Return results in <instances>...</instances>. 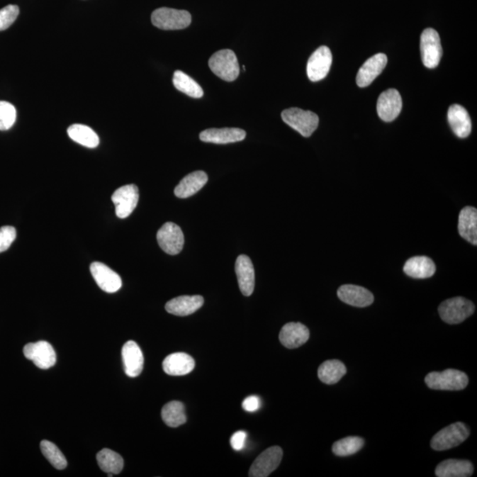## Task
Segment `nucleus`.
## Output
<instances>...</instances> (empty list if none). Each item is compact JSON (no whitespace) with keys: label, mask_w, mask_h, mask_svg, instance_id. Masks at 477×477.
Masks as SVG:
<instances>
[{"label":"nucleus","mask_w":477,"mask_h":477,"mask_svg":"<svg viewBox=\"0 0 477 477\" xmlns=\"http://www.w3.org/2000/svg\"><path fill=\"white\" fill-rule=\"evenodd\" d=\"M425 383L429 388L441 391H461L468 385L466 373L448 369L442 372H430L426 376Z\"/></svg>","instance_id":"1"},{"label":"nucleus","mask_w":477,"mask_h":477,"mask_svg":"<svg viewBox=\"0 0 477 477\" xmlns=\"http://www.w3.org/2000/svg\"><path fill=\"white\" fill-rule=\"evenodd\" d=\"M191 14L188 11L162 7L152 14L154 26L163 30H184L191 24Z\"/></svg>","instance_id":"2"},{"label":"nucleus","mask_w":477,"mask_h":477,"mask_svg":"<svg viewBox=\"0 0 477 477\" xmlns=\"http://www.w3.org/2000/svg\"><path fill=\"white\" fill-rule=\"evenodd\" d=\"M209 67L218 77L225 82H234L240 74V67L235 53L232 50L215 52L209 60Z\"/></svg>","instance_id":"3"},{"label":"nucleus","mask_w":477,"mask_h":477,"mask_svg":"<svg viewBox=\"0 0 477 477\" xmlns=\"http://www.w3.org/2000/svg\"><path fill=\"white\" fill-rule=\"evenodd\" d=\"M441 318L447 324L458 325L475 312V305L464 297H454L443 301L439 308Z\"/></svg>","instance_id":"4"},{"label":"nucleus","mask_w":477,"mask_h":477,"mask_svg":"<svg viewBox=\"0 0 477 477\" xmlns=\"http://www.w3.org/2000/svg\"><path fill=\"white\" fill-rule=\"evenodd\" d=\"M469 436L468 427L462 422H455L446 427L432 437L430 446L435 451H446L460 446Z\"/></svg>","instance_id":"5"},{"label":"nucleus","mask_w":477,"mask_h":477,"mask_svg":"<svg viewBox=\"0 0 477 477\" xmlns=\"http://www.w3.org/2000/svg\"><path fill=\"white\" fill-rule=\"evenodd\" d=\"M281 117L285 123L300 133L304 138H310L319 124L318 116L310 111L299 108L286 109L283 111Z\"/></svg>","instance_id":"6"},{"label":"nucleus","mask_w":477,"mask_h":477,"mask_svg":"<svg viewBox=\"0 0 477 477\" xmlns=\"http://www.w3.org/2000/svg\"><path fill=\"white\" fill-rule=\"evenodd\" d=\"M421 55L422 63L427 68L439 66L442 57V46L439 33L433 28H426L422 33Z\"/></svg>","instance_id":"7"},{"label":"nucleus","mask_w":477,"mask_h":477,"mask_svg":"<svg viewBox=\"0 0 477 477\" xmlns=\"http://www.w3.org/2000/svg\"><path fill=\"white\" fill-rule=\"evenodd\" d=\"M283 457L281 447L275 446L262 453L251 465L250 477H267L278 468Z\"/></svg>","instance_id":"8"},{"label":"nucleus","mask_w":477,"mask_h":477,"mask_svg":"<svg viewBox=\"0 0 477 477\" xmlns=\"http://www.w3.org/2000/svg\"><path fill=\"white\" fill-rule=\"evenodd\" d=\"M157 242L164 252L171 256L181 253L184 246V235L178 225L168 222L157 234Z\"/></svg>","instance_id":"9"},{"label":"nucleus","mask_w":477,"mask_h":477,"mask_svg":"<svg viewBox=\"0 0 477 477\" xmlns=\"http://www.w3.org/2000/svg\"><path fill=\"white\" fill-rule=\"evenodd\" d=\"M112 201L118 218H125L133 213L139 201V190L134 184L125 185L113 193Z\"/></svg>","instance_id":"10"},{"label":"nucleus","mask_w":477,"mask_h":477,"mask_svg":"<svg viewBox=\"0 0 477 477\" xmlns=\"http://www.w3.org/2000/svg\"><path fill=\"white\" fill-rule=\"evenodd\" d=\"M332 63L331 50L321 46L308 59L307 74L311 82H319L327 77Z\"/></svg>","instance_id":"11"},{"label":"nucleus","mask_w":477,"mask_h":477,"mask_svg":"<svg viewBox=\"0 0 477 477\" xmlns=\"http://www.w3.org/2000/svg\"><path fill=\"white\" fill-rule=\"evenodd\" d=\"M24 357L34 362L39 369H48L56 364V353L47 342L28 343L23 349Z\"/></svg>","instance_id":"12"},{"label":"nucleus","mask_w":477,"mask_h":477,"mask_svg":"<svg viewBox=\"0 0 477 477\" xmlns=\"http://www.w3.org/2000/svg\"><path fill=\"white\" fill-rule=\"evenodd\" d=\"M401 109H403V99L396 89H387L379 96L376 110L382 120L391 122L395 120L400 116Z\"/></svg>","instance_id":"13"},{"label":"nucleus","mask_w":477,"mask_h":477,"mask_svg":"<svg viewBox=\"0 0 477 477\" xmlns=\"http://www.w3.org/2000/svg\"><path fill=\"white\" fill-rule=\"evenodd\" d=\"M91 272L96 284L106 293H116L122 286L120 275L107 265L95 262L91 265Z\"/></svg>","instance_id":"14"},{"label":"nucleus","mask_w":477,"mask_h":477,"mask_svg":"<svg viewBox=\"0 0 477 477\" xmlns=\"http://www.w3.org/2000/svg\"><path fill=\"white\" fill-rule=\"evenodd\" d=\"M387 64V56L383 53H378L362 64L359 69L357 77V84L360 88L367 87L372 82L382 73Z\"/></svg>","instance_id":"15"},{"label":"nucleus","mask_w":477,"mask_h":477,"mask_svg":"<svg viewBox=\"0 0 477 477\" xmlns=\"http://www.w3.org/2000/svg\"><path fill=\"white\" fill-rule=\"evenodd\" d=\"M245 138L246 132L235 128H210L200 134L201 141L216 145L242 142Z\"/></svg>","instance_id":"16"},{"label":"nucleus","mask_w":477,"mask_h":477,"mask_svg":"<svg viewBox=\"0 0 477 477\" xmlns=\"http://www.w3.org/2000/svg\"><path fill=\"white\" fill-rule=\"evenodd\" d=\"M310 339V331L301 322H288L283 326L279 333V340L286 349H297L304 345Z\"/></svg>","instance_id":"17"},{"label":"nucleus","mask_w":477,"mask_h":477,"mask_svg":"<svg viewBox=\"0 0 477 477\" xmlns=\"http://www.w3.org/2000/svg\"><path fill=\"white\" fill-rule=\"evenodd\" d=\"M122 358L125 374L130 378H136L141 374L145 364V358L138 343L129 340L122 347Z\"/></svg>","instance_id":"18"},{"label":"nucleus","mask_w":477,"mask_h":477,"mask_svg":"<svg viewBox=\"0 0 477 477\" xmlns=\"http://www.w3.org/2000/svg\"><path fill=\"white\" fill-rule=\"evenodd\" d=\"M235 272L242 295L245 296L252 295L254 289V270L252 262L246 254H240L238 257L235 263Z\"/></svg>","instance_id":"19"},{"label":"nucleus","mask_w":477,"mask_h":477,"mask_svg":"<svg viewBox=\"0 0 477 477\" xmlns=\"http://www.w3.org/2000/svg\"><path fill=\"white\" fill-rule=\"evenodd\" d=\"M338 297L343 303L351 306L368 307L374 301V296L368 289L356 285H344L338 290Z\"/></svg>","instance_id":"20"},{"label":"nucleus","mask_w":477,"mask_h":477,"mask_svg":"<svg viewBox=\"0 0 477 477\" xmlns=\"http://www.w3.org/2000/svg\"><path fill=\"white\" fill-rule=\"evenodd\" d=\"M447 120L451 130L459 138H467L472 130V123L468 111L460 105H453L448 110Z\"/></svg>","instance_id":"21"},{"label":"nucleus","mask_w":477,"mask_h":477,"mask_svg":"<svg viewBox=\"0 0 477 477\" xmlns=\"http://www.w3.org/2000/svg\"><path fill=\"white\" fill-rule=\"evenodd\" d=\"M204 300L201 296H183L168 301L166 310L168 313L186 317L195 313L203 306Z\"/></svg>","instance_id":"22"},{"label":"nucleus","mask_w":477,"mask_h":477,"mask_svg":"<svg viewBox=\"0 0 477 477\" xmlns=\"http://www.w3.org/2000/svg\"><path fill=\"white\" fill-rule=\"evenodd\" d=\"M195 368V360L186 353L171 354L163 361L164 371L170 376H185Z\"/></svg>","instance_id":"23"},{"label":"nucleus","mask_w":477,"mask_h":477,"mask_svg":"<svg viewBox=\"0 0 477 477\" xmlns=\"http://www.w3.org/2000/svg\"><path fill=\"white\" fill-rule=\"evenodd\" d=\"M208 175L203 171L193 172L183 178L174 189L175 196L179 198H188L195 195L206 186Z\"/></svg>","instance_id":"24"},{"label":"nucleus","mask_w":477,"mask_h":477,"mask_svg":"<svg viewBox=\"0 0 477 477\" xmlns=\"http://www.w3.org/2000/svg\"><path fill=\"white\" fill-rule=\"evenodd\" d=\"M459 234L468 242L477 244V211L474 207H465L459 215Z\"/></svg>","instance_id":"25"},{"label":"nucleus","mask_w":477,"mask_h":477,"mask_svg":"<svg viewBox=\"0 0 477 477\" xmlns=\"http://www.w3.org/2000/svg\"><path fill=\"white\" fill-rule=\"evenodd\" d=\"M405 274L414 279H428L436 272V265L427 257H414L406 262L403 268Z\"/></svg>","instance_id":"26"},{"label":"nucleus","mask_w":477,"mask_h":477,"mask_svg":"<svg viewBox=\"0 0 477 477\" xmlns=\"http://www.w3.org/2000/svg\"><path fill=\"white\" fill-rule=\"evenodd\" d=\"M437 477H468L474 473V466L465 460H447L441 462L436 468Z\"/></svg>","instance_id":"27"},{"label":"nucleus","mask_w":477,"mask_h":477,"mask_svg":"<svg viewBox=\"0 0 477 477\" xmlns=\"http://www.w3.org/2000/svg\"><path fill=\"white\" fill-rule=\"evenodd\" d=\"M347 368L343 362L339 360H329L322 362L318 368L319 379L326 385H335L346 375Z\"/></svg>","instance_id":"28"},{"label":"nucleus","mask_w":477,"mask_h":477,"mask_svg":"<svg viewBox=\"0 0 477 477\" xmlns=\"http://www.w3.org/2000/svg\"><path fill=\"white\" fill-rule=\"evenodd\" d=\"M67 134L75 142L87 148H96L99 145V135L88 125L74 124L67 129Z\"/></svg>","instance_id":"29"},{"label":"nucleus","mask_w":477,"mask_h":477,"mask_svg":"<svg viewBox=\"0 0 477 477\" xmlns=\"http://www.w3.org/2000/svg\"><path fill=\"white\" fill-rule=\"evenodd\" d=\"M100 468L107 474L118 475L124 467L123 458L119 454L110 449H103L96 455Z\"/></svg>","instance_id":"30"},{"label":"nucleus","mask_w":477,"mask_h":477,"mask_svg":"<svg viewBox=\"0 0 477 477\" xmlns=\"http://www.w3.org/2000/svg\"><path fill=\"white\" fill-rule=\"evenodd\" d=\"M161 417L167 426L172 428L184 425L186 422L185 407L181 401H171L164 405L161 412Z\"/></svg>","instance_id":"31"},{"label":"nucleus","mask_w":477,"mask_h":477,"mask_svg":"<svg viewBox=\"0 0 477 477\" xmlns=\"http://www.w3.org/2000/svg\"><path fill=\"white\" fill-rule=\"evenodd\" d=\"M173 82L174 87L179 91L184 93L190 98L201 99L203 96L202 87L189 75L183 73L182 71L174 72Z\"/></svg>","instance_id":"32"},{"label":"nucleus","mask_w":477,"mask_h":477,"mask_svg":"<svg viewBox=\"0 0 477 477\" xmlns=\"http://www.w3.org/2000/svg\"><path fill=\"white\" fill-rule=\"evenodd\" d=\"M364 446V440L359 437H347L332 444L333 454L339 457L357 454Z\"/></svg>","instance_id":"33"},{"label":"nucleus","mask_w":477,"mask_h":477,"mask_svg":"<svg viewBox=\"0 0 477 477\" xmlns=\"http://www.w3.org/2000/svg\"><path fill=\"white\" fill-rule=\"evenodd\" d=\"M41 451L45 457L47 459L53 467L59 471L67 468V461L64 454L55 444L47 440H43L40 444Z\"/></svg>","instance_id":"34"},{"label":"nucleus","mask_w":477,"mask_h":477,"mask_svg":"<svg viewBox=\"0 0 477 477\" xmlns=\"http://www.w3.org/2000/svg\"><path fill=\"white\" fill-rule=\"evenodd\" d=\"M17 112L12 103L0 101V131L9 130L16 123Z\"/></svg>","instance_id":"35"},{"label":"nucleus","mask_w":477,"mask_h":477,"mask_svg":"<svg viewBox=\"0 0 477 477\" xmlns=\"http://www.w3.org/2000/svg\"><path fill=\"white\" fill-rule=\"evenodd\" d=\"M19 13V7L16 5H9L0 9V31L9 28L16 21Z\"/></svg>","instance_id":"36"},{"label":"nucleus","mask_w":477,"mask_h":477,"mask_svg":"<svg viewBox=\"0 0 477 477\" xmlns=\"http://www.w3.org/2000/svg\"><path fill=\"white\" fill-rule=\"evenodd\" d=\"M16 238V228L6 225L0 228V253L5 252Z\"/></svg>","instance_id":"37"},{"label":"nucleus","mask_w":477,"mask_h":477,"mask_svg":"<svg viewBox=\"0 0 477 477\" xmlns=\"http://www.w3.org/2000/svg\"><path fill=\"white\" fill-rule=\"evenodd\" d=\"M246 439H247L246 432H242V430L235 432L234 435L231 437L230 440L232 449L235 451L242 450L244 447H245Z\"/></svg>","instance_id":"38"},{"label":"nucleus","mask_w":477,"mask_h":477,"mask_svg":"<svg viewBox=\"0 0 477 477\" xmlns=\"http://www.w3.org/2000/svg\"><path fill=\"white\" fill-rule=\"evenodd\" d=\"M261 407V400L257 396H249L243 400L242 408L247 412H254L259 410Z\"/></svg>","instance_id":"39"}]
</instances>
